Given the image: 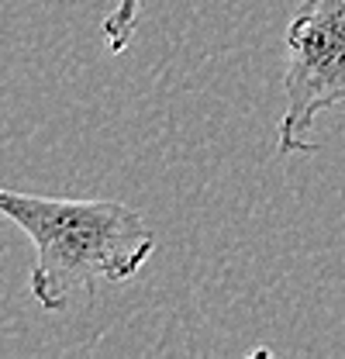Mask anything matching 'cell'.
<instances>
[{
    "instance_id": "cell-1",
    "label": "cell",
    "mask_w": 345,
    "mask_h": 359,
    "mask_svg": "<svg viewBox=\"0 0 345 359\" xmlns=\"http://www.w3.org/2000/svg\"><path fill=\"white\" fill-rule=\"evenodd\" d=\"M0 215L35 245L32 297L42 311H62L100 280H131L156 252V231L121 201L35 197L0 187Z\"/></svg>"
},
{
    "instance_id": "cell-2",
    "label": "cell",
    "mask_w": 345,
    "mask_h": 359,
    "mask_svg": "<svg viewBox=\"0 0 345 359\" xmlns=\"http://www.w3.org/2000/svg\"><path fill=\"white\" fill-rule=\"evenodd\" d=\"M345 104V0H307L287 28L276 152H314V121Z\"/></svg>"
},
{
    "instance_id": "cell-3",
    "label": "cell",
    "mask_w": 345,
    "mask_h": 359,
    "mask_svg": "<svg viewBox=\"0 0 345 359\" xmlns=\"http://www.w3.org/2000/svg\"><path fill=\"white\" fill-rule=\"evenodd\" d=\"M138 11H142V0H118L114 11L104 18V42L114 55L128 52L135 28H138Z\"/></svg>"
}]
</instances>
